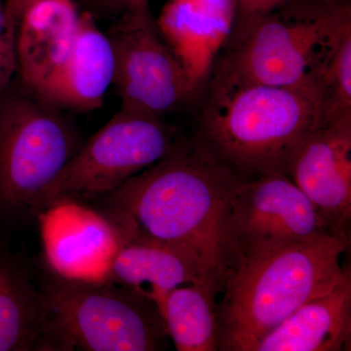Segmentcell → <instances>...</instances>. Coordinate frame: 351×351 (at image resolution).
Instances as JSON below:
<instances>
[{
    "label": "cell",
    "mask_w": 351,
    "mask_h": 351,
    "mask_svg": "<svg viewBox=\"0 0 351 351\" xmlns=\"http://www.w3.org/2000/svg\"><path fill=\"white\" fill-rule=\"evenodd\" d=\"M241 180L193 135L100 198L138 232L184 252L219 292L232 267L228 221Z\"/></svg>",
    "instance_id": "6da1fadb"
},
{
    "label": "cell",
    "mask_w": 351,
    "mask_h": 351,
    "mask_svg": "<svg viewBox=\"0 0 351 351\" xmlns=\"http://www.w3.org/2000/svg\"><path fill=\"white\" fill-rule=\"evenodd\" d=\"M327 117L320 83L272 86L210 76L193 136L241 181L285 175L295 147Z\"/></svg>",
    "instance_id": "7a4b0ae2"
},
{
    "label": "cell",
    "mask_w": 351,
    "mask_h": 351,
    "mask_svg": "<svg viewBox=\"0 0 351 351\" xmlns=\"http://www.w3.org/2000/svg\"><path fill=\"white\" fill-rule=\"evenodd\" d=\"M350 242L329 235L240 261L217 302L219 351H255L263 337L351 271L341 265Z\"/></svg>",
    "instance_id": "3957f363"
},
{
    "label": "cell",
    "mask_w": 351,
    "mask_h": 351,
    "mask_svg": "<svg viewBox=\"0 0 351 351\" xmlns=\"http://www.w3.org/2000/svg\"><path fill=\"white\" fill-rule=\"evenodd\" d=\"M350 34V0H287L232 25L211 76L272 86L321 84L332 53Z\"/></svg>",
    "instance_id": "277c9868"
},
{
    "label": "cell",
    "mask_w": 351,
    "mask_h": 351,
    "mask_svg": "<svg viewBox=\"0 0 351 351\" xmlns=\"http://www.w3.org/2000/svg\"><path fill=\"white\" fill-rule=\"evenodd\" d=\"M36 351H159L171 341L156 302L135 289L46 269Z\"/></svg>",
    "instance_id": "5b68a950"
},
{
    "label": "cell",
    "mask_w": 351,
    "mask_h": 351,
    "mask_svg": "<svg viewBox=\"0 0 351 351\" xmlns=\"http://www.w3.org/2000/svg\"><path fill=\"white\" fill-rule=\"evenodd\" d=\"M83 144L61 112L27 89L0 94V219L38 218L46 191Z\"/></svg>",
    "instance_id": "8992f818"
},
{
    "label": "cell",
    "mask_w": 351,
    "mask_h": 351,
    "mask_svg": "<svg viewBox=\"0 0 351 351\" xmlns=\"http://www.w3.org/2000/svg\"><path fill=\"white\" fill-rule=\"evenodd\" d=\"M179 135L162 117L120 108L69 161L46 191L38 216L58 201L100 199L162 158Z\"/></svg>",
    "instance_id": "52a82bcc"
},
{
    "label": "cell",
    "mask_w": 351,
    "mask_h": 351,
    "mask_svg": "<svg viewBox=\"0 0 351 351\" xmlns=\"http://www.w3.org/2000/svg\"><path fill=\"white\" fill-rule=\"evenodd\" d=\"M126 10L108 34L120 108L162 117L188 100L197 85L172 47L159 38L149 7Z\"/></svg>",
    "instance_id": "ba28073f"
},
{
    "label": "cell",
    "mask_w": 351,
    "mask_h": 351,
    "mask_svg": "<svg viewBox=\"0 0 351 351\" xmlns=\"http://www.w3.org/2000/svg\"><path fill=\"white\" fill-rule=\"evenodd\" d=\"M329 235L325 219L288 176L241 181L235 189L228 221L232 270L245 258Z\"/></svg>",
    "instance_id": "9c48e42d"
},
{
    "label": "cell",
    "mask_w": 351,
    "mask_h": 351,
    "mask_svg": "<svg viewBox=\"0 0 351 351\" xmlns=\"http://www.w3.org/2000/svg\"><path fill=\"white\" fill-rule=\"evenodd\" d=\"M38 219L47 269L84 280H103L119 247L137 232L122 215L77 201L53 203Z\"/></svg>",
    "instance_id": "30bf717a"
},
{
    "label": "cell",
    "mask_w": 351,
    "mask_h": 351,
    "mask_svg": "<svg viewBox=\"0 0 351 351\" xmlns=\"http://www.w3.org/2000/svg\"><path fill=\"white\" fill-rule=\"evenodd\" d=\"M285 175L309 198L332 234L350 243L351 113L328 117L302 138Z\"/></svg>",
    "instance_id": "8fae6325"
},
{
    "label": "cell",
    "mask_w": 351,
    "mask_h": 351,
    "mask_svg": "<svg viewBox=\"0 0 351 351\" xmlns=\"http://www.w3.org/2000/svg\"><path fill=\"white\" fill-rule=\"evenodd\" d=\"M114 78V53L89 12L80 14L75 43L63 64L34 96L58 110L91 112L101 108Z\"/></svg>",
    "instance_id": "7c38bea8"
},
{
    "label": "cell",
    "mask_w": 351,
    "mask_h": 351,
    "mask_svg": "<svg viewBox=\"0 0 351 351\" xmlns=\"http://www.w3.org/2000/svg\"><path fill=\"white\" fill-rule=\"evenodd\" d=\"M80 14L73 0H39L16 29L17 71L34 93L63 64L75 43Z\"/></svg>",
    "instance_id": "4fadbf2b"
},
{
    "label": "cell",
    "mask_w": 351,
    "mask_h": 351,
    "mask_svg": "<svg viewBox=\"0 0 351 351\" xmlns=\"http://www.w3.org/2000/svg\"><path fill=\"white\" fill-rule=\"evenodd\" d=\"M350 346L351 271L263 337L255 351H346Z\"/></svg>",
    "instance_id": "5bb4252c"
},
{
    "label": "cell",
    "mask_w": 351,
    "mask_h": 351,
    "mask_svg": "<svg viewBox=\"0 0 351 351\" xmlns=\"http://www.w3.org/2000/svg\"><path fill=\"white\" fill-rule=\"evenodd\" d=\"M103 281L135 289L157 306L173 289L206 282L184 252L138 230L119 247Z\"/></svg>",
    "instance_id": "9a60e30c"
},
{
    "label": "cell",
    "mask_w": 351,
    "mask_h": 351,
    "mask_svg": "<svg viewBox=\"0 0 351 351\" xmlns=\"http://www.w3.org/2000/svg\"><path fill=\"white\" fill-rule=\"evenodd\" d=\"M41 334L39 287L15 256L0 249V351H36Z\"/></svg>",
    "instance_id": "2e32d148"
},
{
    "label": "cell",
    "mask_w": 351,
    "mask_h": 351,
    "mask_svg": "<svg viewBox=\"0 0 351 351\" xmlns=\"http://www.w3.org/2000/svg\"><path fill=\"white\" fill-rule=\"evenodd\" d=\"M213 284L193 283L170 291L159 304L178 351H219L217 298Z\"/></svg>",
    "instance_id": "e0dca14e"
},
{
    "label": "cell",
    "mask_w": 351,
    "mask_h": 351,
    "mask_svg": "<svg viewBox=\"0 0 351 351\" xmlns=\"http://www.w3.org/2000/svg\"><path fill=\"white\" fill-rule=\"evenodd\" d=\"M233 16L234 0H169L164 6L159 27L196 85L197 32H218L226 38L232 29Z\"/></svg>",
    "instance_id": "ac0fdd59"
},
{
    "label": "cell",
    "mask_w": 351,
    "mask_h": 351,
    "mask_svg": "<svg viewBox=\"0 0 351 351\" xmlns=\"http://www.w3.org/2000/svg\"><path fill=\"white\" fill-rule=\"evenodd\" d=\"M286 1L287 0H234L232 25L243 24L247 21L267 15Z\"/></svg>",
    "instance_id": "d6986e66"
},
{
    "label": "cell",
    "mask_w": 351,
    "mask_h": 351,
    "mask_svg": "<svg viewBox=\"0 0 351 351\" xmlns=\"http://www.w3.org/2000/svg\"><path fill=\"white\" fill-rule=\"evenodd\" d=\"M15 73H17L15 43L0 44V94L10 86Z\"/></svg>",
    "instance_id": "ffe728a7"
},
{
    "label": "cell",
    "mask_w": 351,
    "mask_h": 351,
    "mask_svg": "<svg viewBox=\"0 0 351 351\" xmlns=\"http://www.w3.org/2000/svg\"><path fill=\"white\" fill-rule=\"evenodd\" d=\"M38 1L39 0H5V21L8 27L16 31L25 11Z\"/></svg>",
    "instance_id": "44dd1931"
},
{
    "label": "cell",
    "mask_w": 351,
    "mask_h": 351,
    "mask_svg": "<svg viewBox=\"0 0 351 351\" xmlns=\"http://www.w3.org/2000/svg\"><path fill=\"white\" fill-rule=\"evenodd\" d=\"M16 31L6 24L5 0H0V44L15 43Z\"/></svg>",
    "instance_id": "7402d4cb"
},
{
    "label": "cell",
    "mask_w": 351,
    "mask_h": 351,
    "mask_svg": "<svg viewBox=\"0 0 351 351\" xmlns=\"http://www.w3.org/2000/svg\"><path fill=\"white\" fill-rule=\"evenodd\" d=\"M126 9H142L149 7V0H121Z\"/></svg>",
    "instance_id": "603a6c76"
}]
</instances>
